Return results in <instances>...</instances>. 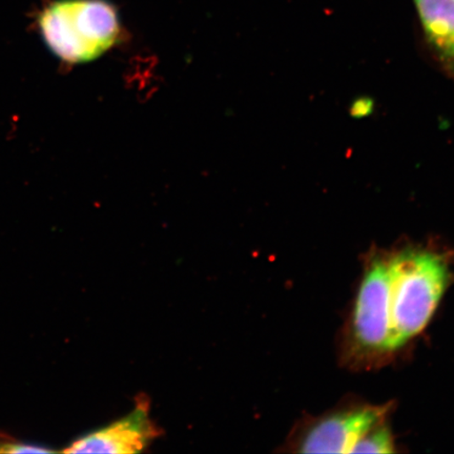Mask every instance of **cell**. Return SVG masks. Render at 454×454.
<instances>
[{
  "label": "cell",
  "instance_id": "obj_1",
  "mask_svg": "<svg viewBox=\"0 0 454 454\" xmlns=\"http://www.w3.org/2000/svg\"><path fill=\"white\" fill-rule=\"evenodd\" d=\"M450 253L408 246L390 253L391 350H400L425 331L454 279Z\"/></svg>",
  "mask_w": 454,
  "mask_h": 454
},
{
  "label": "cell",
  "instance_id": "obj_2",
  "mask_svg": "<svg viewBox=\"0 0 454 454\" xmlns=\"http://www.w3.org/2000/svg\"><path fill=\"white\" fill-rule=\"evenodd\" d=\"M37 22L51 52L67 64L98 59L121 32L117 10L106 0H55Z\"/></svg>",
  "mask_w": 454,
  "mask_h": 454
},
{
  "label": "cell",
  "instance_id": "obj_3",
  "mask_svg": "<svg viewBox=\"0 0 454 454\" xmlns=\"http://www.w3.org/2000/svg\"><path fill=\"white\" fill-rule=\"evenodd\" d=\"M390 253L369 254L345 328L344 355L351 364H377L391 350Z\"/></svg>",
  "mask_w": 454,
  "mask_h": 454
},
{
  "label": "cell",
  "instance_id": "obj_4",
  "mask_svg": "<svg viewBox=\"0 0 454 454\" xmlns=\"http://www.w3.org/2000/svg\"><path fill=\"white\" fill-rule=\"evenodd\" d=\"M391 404L348 403L300 421L284 445L297 453H350L357 440L373 425L387 419Z\"/></svg>",
  "mask_w": 454,
  "mask_h": 454
},
{
  "label": "cell",
  "instance_id": "obj_5",
  "mask_svg": "<svg viewBox=\"0 0 454 454\" xmlns=\"http://www.w3.org/2000/svg\"><path fill=\"white\" fill-rule=\"evenodd\" d=\"M149 397L139 395L127 416L74 441L66 453L130 454L146 450L161 434L151 419Z\"/></svg>",
  "mask_w": 454,
  "mask_h": 454
},
{
  "label": "cell",
  "instance_id": "obj_6",
  "mask_svg": "<svg viewBox=\"0 0 454 454\" xmlns=\"http://www.w3.org/2000/svg\"><path fill=\"white\" fill-rule=\"evenodd\" d=\"M426 36L447 67L454 71V0H413Z\"/></svg>",
  "mask_w": 454,
  "mask_h": 454
},
{
  "label": "cell",
  "instance_id": "obj_7",
  "mask_svg": "<svg viewBox=\"0 0 454 454\" xmlns=\"http://www.w3.org/2000/svg\"><path fill=\"white\" fill-rule=\"evenodd\" d=\"M395 442L387 419L373 425L356 441L350 453H395Z\"/></svg>",
  "mask_w": 454,
  "mask_h": 454
},
{
  "label": "cell",
  "instance_id": "obj_8",
  "mask_svg": "<svg viewBox=\"0 0 454 454\" xmlns=\"http://www.w3.org/2000/svg\"><path fill=\"white\" fill-rule=\"evenodd\" d=\"M53 450L35 444H25V442H0V453H50Z\"/></svg>",
  "mask_w": 454,
  "mask_h": 454
},
{
  "label": "cell",
  "instance_id": "obj_9",
  "mask_svg": "<svg viewBox=\"0 0 454 454\" xmlns=\"http://www.w3.org/2000/svg\"><path fill=\"white\" fill-rule=\"evenodd\" d=\"M371 110V106H369L368 101H361L356 102V104L354 106V114L356 116H364L366 114Z\"/></svg>",
  "mask_w": 454,
  "mask_h": 454
}]
</instances>
